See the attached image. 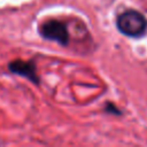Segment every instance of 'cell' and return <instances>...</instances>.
<instances>
[{
	"label": "cell",
	"instance_id": "cell-1",
	"mask_svg": "<svg viewBox=\"0 0 147 147\" xmlns=\"http://www.w3.org/2000/svg\"><path fill=\"white\" fill-rule=\"evenodd\" d=\"M118 30L129 37H140L147 31L146 17L137 10H126L122 13L116 21Z\"/></svg>",
	"mask_w": 147,
	"mask_h": 147
},
{
	"label": "cell",
	"instance_id": "cell-2",
	"mask_svg": "<svg viewBox=\"0 0 147 147\" xmlns=\"http://www.w3.org/2000/svg\"><path fill=\"white\" fill-rule=\"evenodd\" d=\"M39 33L47 40H53L62 46L69 44V31L67 25L59 20H47L39 26Z\"/></svg>",
	"mask_w": 147,
	"mask_h": 147
},
{
	"label": "cell",
	"instance_id": "cell-3",
	"mask_svg": "<svg viewBox=\"0 0 147 147\" xmlns=\"http://www.w3.org/2000/svg\"><path fill=\"white\" fill-rule=\"evenodd\" d=\"M8 69L16 75H20L36 85H39V77L37 75L36 64L32 61H23V60H14L8 64Z\"/></svg>",
	"mask_w": 147,
	"mask_h": 147
}]
</instances>
